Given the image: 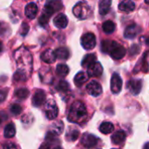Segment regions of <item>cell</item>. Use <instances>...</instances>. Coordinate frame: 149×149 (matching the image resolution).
I'll return each instance as SVG.
<instances>
[{
    "label": "cell",
    "instance_id": "6da1fadb",
    "mask_svg": "<svg viewBox=\"0 0 149 149\" xmlns=\"http://www.w3.org/2000/svg\"><path fill=\"white\" fill-rule=\"evenodd\" d=\"M15 60L17 66V71L24 72L28 77L32 71V56L25 48H20L15 52Z\"/></svg>",
    "mask_w": 149,
    "mask_h": 149
},
{
    "label": "cell",
    "instance_id": "7a4b0ae2",
    "mask_svg": "<svg viewBox=\"0 0 149 149\" xmlns=\"http://www.w3.org/2000/svg\"><path fill=\"white\" fill-rule=\"evenodd\" d=\"M102 52L105 53H109L113 59H121L127 53L124 46L118 44L116 41L104 40L101 45Z\"/></svg>",
    "mask_w": 149,
    "mask_h": 149
},
{
    "label": "cell",
    "instance_id": "3957f363",
    "mask_svg": "<svg viewBox=\"0 0 149 149\" xmlns=\"http://www.w3.org/2000/svg\"><path fill=\"white\" fill-rule=\"evenodd\" d=\"M87 116V111L85 105L81 101H75L69 111L68 120L71 122L74 123H81L85 121Z\"/></svg>",
    "mask_w": 149,
    "mask_h": 149
},
{
    "label": "cell",
    "instance_id": "277c9868",
    "mask_svg": "<svg viewBox=\"0 0 149 149\" xmlns=\"http://www.w3.org/2000/svg\"><path fill=\"white\" fill-rule=\"evenodd\" d=\"M72 12L76 17L79 19H86L92 15V9L86 2L80 1L74 5Z\"/></svg>",
    "mask_w": 149,
    "mask_h": 149
},
{
    "label": "cell",
    "instance_id": "5b68a950",
    "mask_svg": "<svg viewBox=\"0 0 149 149\" xmlns=\"http://www.w3.org/2000/svg\"><path fill=\"white\" fill-rule=\"evenodd\" d=\"M45 112L48 120H52L56 119L58 114V108L56 102L52 100H50L49 101H47L45 104Z\"/></svg>",
    "mask_w": 149,
    "mask_h": 149
},
{
    "label": "cell",
    "instance_id": "8992f818",
    "mask_svg": "<svg viewBox=\"0 0 149 149\" xmlns=\"http://www.w3.org/2000/svg\"><path fill=\"white\" fill-rule=\"evenodd\" d=\"M81 45L86 50H92L96 45L95 35L92 32H87L81 37Z\"/></svg>",
    "mask_w": 149,
    "mask_h": 149
},
{
    "label": "cell",
    "instance_id": "52a82bcc",
    "mask_svg": "<svg viewBox=\"0 0 149 149\" xmlns=\"http://www.w3.org/2000/svg\"><path fill=\"white\" fill-rule=\"evenodd\" d=\"M122 88V79L118 73H113L111 79V91L113 93H119Z\"/></svg>",
    "mask_w": 149,
    "mask_h": 149
},
{
    "label": "cell",
    "instance_id": "ba28073f",
    "mask_svg": "<svg viewBox=\"0 0 149 149\" xmlns=\"http://www.w3.org/2000/svg\"><path fill=\"white\" fill-rule=\"evenodd\" d=\"M86 91L90 95H92L93 97H98L102 93V87L100 83L93 80L89 84H87Z\"/></svg>",
    "mask_w": 149,
    "mask_h": 149
},
{
    "label": "cell",
    "instance_id": "9c48e42d",
    "mask_svg": "<svg viewBox=\"0 0 149 149\" xmlns=\"http://www.w3.org/2000/svg\"><path fill=\"white\" fill-rule=\"evenodd\" d=\"M81 143L82 145L87 149L93 148L95 147L98 143V138L93 134H85L81 139Z\"/></svg>",
    "mask_w": 149,
    "mask_h": 149
},
{
    "label": "cell",
    "instance_id": "30bf717a",
    "mask_svg": "<svg viewBox=\"0 0 149 149\" xmlns=\"http://www.w3.org/2000/svg\"><path fill=\"white\" fill-rule=\"evenodd\" d=\"M102 72H103V67L101 64L97 61L87 68V75L89 77L98 78L102 75Z\"/></svg>",
    "mask_w": 149,
    "mask_h": 149
},
{
    "label": "cell",
    "instance_id": "8fae6325",
    "mask_svg": "<svg viewBox=\"0 0 149 149\" xmlns=\"http://www.w3.org/2000/svg\"><path fill=\"white\" fill-rule=\"evenodd\" d=\"M142 87V82L141 79H131L127 82V89L134 95H137L141 93Z\"/></svg>",
    "mask_w": 149,
    "mask_h": 149
},
{
    "label": "cell",
    "instance_id": "7c38bea8",
    "mask_svg": "<svg viewBox=\"0 0 149 149\" xmlns=\"http://www.w3.org/2000/svg\"><path fill=\"white\" fill-rule=\"evenodd\" d=\"M141 31V29L140 27L135 24H130L128 25L126 30H125V32H124V36L126 38H134Z\"/></svg>",
    "mask_w": 149,
    "mask_h": 149
},
{
    "label": "cell",
    "instance_id": "4fadbf2b",
    "mask_svg": "<svg viewBox=\"0 0 149 149\" xmlns=\"http://www.w3.org/2000/svg\"><path fill=\"white\" fill-rule=\"evenodd\" d=\"M24 14L29 19H34L38 14V6L35 3H30L25 6Z\"/></svg>",
    "mask_w": 149,
    "mask_h": 149
},
{
    "label": "cell",
    "instance_id": "5bb4252c",
    "mask_svg": "<svg viewBox=\"0 0 149 149\" xmlns=\"http://www.w3.org/2000/svg\"><path fill=\"white\" fill-rule=\"evenodd\" d=\"M45 100V93L43 90H38L33 95L32 104L34 107H40Z\"/></svg>",
    "mask_w": 149,
    "mask_h": 149
},
{
    "label": "cell",
    "instance_id": "9a60e30c",
    "mask_svg": "<svg viewBox=\"0 0 149 149\" xmlns=\"http://www.w3.org/2000/svg\"><path fill=\"white\" fill-rule=\"evenodd\" d=\"M53 24L56 27H58L59 29H64L68 24V18L64 14H58L54 17Z\"/></svg>",
    "mask_w": 149,
    "mask_h": 149
},
{
    "label": "cell",
    "instance_id": "2e32d148",
    "mask_svg": "<svg viewBox=\"0 0 149 149\" xmlns=\"http://www.w3.org/2000/svg\"><path fill=\"white\" fill-rule=\"evenodd\" d=\"M134 9L135 3L132 0H122L119 4V10L123 12H131Z\"/></svg>",
    "mask_w": 149,
    "mask_h": 149
},
{
    "label": "cell",
    "instance_id": "e0dca14e",
    "mask_svg": "<svg viewBox=\"0 0 149 149\" xmlns=\"http://www.w3.org/2000/svg\"><path fill=\"white\" fill-rule=\"evenodd\" d=\"M126 138H127V135H126L125 132L120 130V131H116L111 136V141L115 145H121L126 141Z\"/></svg>",
    "mask_w": 149,
    "mask_h": 149
},
{
    "label": "cell",
    "instance_id": "ac0fdd59",
    "mask_svg": "<svg viewBox=\"0 0 149 149\" xmlns=\"http://www.w3.org/2000/svg\"><path fill=\"white\" fill-rule=\"evenodd\" d=\"M41 59L45 63L52 64L56 61L57 58H56L55 52L53 51H52L51 49H48L41 54Z\"/></svg>",
    "mask_w": 149,
    "mask_h": 149
},
{
    "label": "cell",
    "instance_id": "d6986e66",
    "mask_svg": "<svg viewBox=\"0 0 149 149\" xmlns=\"http://www.w3.org/2000/svg\"><path fill=\"white\" fill-rule=\"evenodd\" d=\"M111 4H112V0H100V3H99L100 14L102 16L107 15L110 10Z\"/></svg>",
    "mask_w": 149,
    "mask_h": 149
},
{
    "label": "cell",
    "instance_id": "ffe728a7",
    "mask_svg": "<svg viewBox=\"0 0 149 149\" xmlns=\"http://www.w3.org/2000/svg\"><path fill=\"white\" fill-rule=\"evenodd\" d=\"M88 78H89V76L86 72H79L75 76V78H74V84L76 85V86L80 87L88 80Z\"/></svg>",
    "mask_w": 149,
    "mask_h": 149
},
{
    "label": "cell",
    "instance_id": "44dd1931",
    "mask_svg": "<svg viewBox=\"0 0 149 149\" xmlns=\"http://www.w3.org/2000/svg\"><path fill=\"white\" fill-rule=\"evenodd\" d=\"M96 60H97V58H96V55L95 54H87L83 58L82 63H81V65L84 68H88L93 64H94L96 62Z\"/></svg>",
    "mask_w": 149,
    "mask_h": 149
},
{
    "label": "cell",
    "instance_id": "7402d4cb",
    "mask_svg": "<svg viewBox=\"0 0 149 149\" xmlns=\"http://www.w3.org/2000/svg\"><path fill=\"white\" fill-rule=\"evenodd\" d=\"M54 52H55L56 58H58L59 59H67L70 56V52H69L68 49H66L65 47L58 48Z\"/></svg>",
    "mask_w": 149,
    "mask_h": 149
},
{
    "label": "cell",
    "instance_id": "603a6c76",
    "mask_svg": "<svg viewBox=\"0 0 149 149\" xmlns=\"http://www.w3.org/2000/svg\"><path fill=\"white\" fill-rule=\"evenodd\" d=\"M56 73L58 77L64 78L69 73V67L65 64H59L56 68Z\"/></svg>",
    "mask_w": 149,
    "mask_h": 149
},
{
    "label": "cell",
    "instance_id": "cb8c5ba5",
    "mask_svg": "<svg viewBox=\"0 0 149 149\" xmlns=\"http://www.w3.org/2000/svg\"><path fill=\"white\" fill-rule=\"evenodd\" d=\"M114 130V126L111 122H103L100 127V131L104 134H111Z\"/></svg>",
    "mask_w": 149,
    "mask_h": 149
},
{
    "label": "cell",
    "instance_id": "d4e9b609",
    "mask_svg": "<svg viewBox=\"0 0 149 149\" xmlns=\"http://www.w3.org/2000/svg\"><path fill=\"white\" fill-rule=\"evenodd\" d=\"M102 29H103V31H104L105 33L111 34L115 30V24L113 21H111V20H107V21H106L102 24Z\"/></svg>",
    "mask_w": 149,
    "mask_h": 149
},
{
    "label": "cell",
    "instance_id": "484cf974",
    "mask_svg": "<svg viewBox=\"0 0 149 149\" xmlns=\"http://www.w3.org/2000/svg\"><path fill=\"white\" fill-rule=\"evenodd\" d=\"M46 4L53 10V12L58 11L63 8V3L60 0H50Z\"/></svg>",
    "mask_w": 149,
    "mask_h": 149
},
{
    "label": "cell",
    "instance_id": "4316f807",
    "mask_svg": "<svg viewBox=\"0 0 149 149\" xmlns=\"http://www.w3.org/2000/svg\"><path fill=\"white\" fill-rule=\"evenodd\" d=\"M64 131V124L62 121H57L52 125V133L56 135H59Z\"/></svg>",
    "mask_w": 149,
    "mask_h": 149
},
{
    "label": "cell",
    "instance_id": "83f0119b",
    "mask_svg": "<svg viewBox=\"0 0 149 149\" xmlns=\"http://www.w3.org/2000/svg\"><path fill=\"white\" fill-rule=\"evenodd\" d=\"M15 134H16V128H15L14 124H12V123L8 124L4 128V132H3L4 137L5 138H12L15 135Z\"/></svg>",
    "mask_w": 149,
    "mask_h": 149
},
{
    "label": "cell",
    "instance_id": "f1b7e54d",
    "mask_svg": "<svg viewBox=\"0 0 149 149\" xmlns=\"http://www.w3.org/2000/svg\"><path fill=\"white\" fill-rule=\"evenodd\" d=\"M10 33V26H9L6 23L1 21V22H0V38L8 36Z\"/></svg>",
    "mask_w": 149,
    "mask_h": 149
},
{
    "label": "cell",
    "instance_id": "f546056e",
    "mask_svg": "<svg viewBox=\"0 0 149 149\" xmlns=\"http://www.w3.org/2000/svg\"><path fill=\"white\" fill-rule=\"evenodd\" d=\"M29 94H30V93L26 88H20L15 92L16 97L20 99V100H25L29 96Z\"/></svg>",
    "mask_w": 149,
    "mask_h": 149
},
{
    "label": "cell",
    "instance_id": "4dcf8cb0",
    "mask_svg": "<svg viewBox=\"0 0 149 149\" xmlns=\"http://www.w3.org/2000/svg\"><path fill=\"white\" fill-rule=\"evenodd\" d=\"M57 89H58V91L60 92V93H66L67 92H69L70 86H69V84H68L67 82H65V81H64V80H61V81L58 84Z\"/></svg>",
    "mask_w": 149,
    "mask_h": 149
},
{
    "label": "cell",
    "instance_id": "1f68e13d",
    "mask_svg": "<svg viewBox=\"0 0 149 149\" xmlns=\"http://www.w3.org/2000/svg\"><path fill=\"white\" fill-rule=\"evenodd\" d=\"M79 136V132L77 129H72L67 134V139L70 141H75Z\"/></svg>",
    "mask_w": 149,
    "mask_h": 149
},
{
    "label": "cell",
    "instance_id": "d6a6232c",
    "mask_svg": "<svg viewBox=\"0 0 149 149\" xmlns=\"http://www.w3.org/2000/svg\"><path fill=\"white\" fill-rule=\"evenodd\" d=\"M27 79H28V76L22 72L17 71L16 73L14 74V80L16 81H25Z\"/></svg>",
    "mask_w": 149,
    "mask_h": 149
},
{
    "label": "cell",
    "instance_id": "836d02e7",
    "mask_svg": "<svg viewBox=\"0 0 149 149\" xmlns=\"http://www.w3.org/2000/svg\"><path fill=\"white\" fill-rule=\"evenodd\" d=\"M10 112L14 115H18L22 112V107L19 105H17V104H14V105H12L10 107Z\"/></svg>",
    "mask_w": 149,
    "mask_h": 149
},
{
    "label": "cell",
    "instance_id": "e575fe53",
    "mask_svg": "<svg viewBox=\"0 0 149 149\" xmlns=\"http://www.w3.org/2000/svg\"><path fill=\"white\" fill-rule=\"evenodd\" d=\"M29 31V25L26 24V23H24L21 26V29H20V33L22 36H25Z\"/></svg>",
    "mask_w": 149,
    "mask_h": 149
},
{
    "label": "cell",
    "instance_id": "d590c367",
    "mask_svg": "<svg viewBox=\"0 0 149 149\" xmlns=\"http://www.w3.org/2000/svg\"><path fill=\"white\" fill-rule=\"evenodd\" d=\"M7 96V92L4 90H0V103L3 102L6 99Z\"/></svg>",
    "mask_w": 149,
    "mask_h": 149
},
{
    "label": "cell",
    "instance_id": "8d00e7d4",
    "mask_svg": "<svg viewBox=\"0 0 149 149\" xmlns=\"http://www.w3.org/2000/svg\"><path fill=\"white\" fill-rule=\"evenodd\" d=\"M3 149H17V148L13 143H7L3 146Z\"/></svg>",
    "mask_w": 149,
    "mask_h": 149
},
{
    "label": "cell",
    "instance_id": "74e56055",
    "mask_svg": "<svg viewBox=\"0 0 149 149\" xmlns=\"http://www.w3.org/2000/svg\"><path fill=\"white\" fill-rule=\"evenodd\" d=\"M38 149H51V148H50V146H49L48 144L44 143L43 145H41V146H40V148H39Z\"/></svg>",
    "mask_w": 149,
    "mask_h": 149
},
{
    "label": "cell",
    "instance_id": "f35d334b",
    "mask_svg": "<svg viewBox=\"0 0 149 149\" xmlns=\"http://www.w3.org/2000/svg\"><path fill=\"white\" fill-rule=\"evenodd\" d=\"M2 51H3V44L0 42V52H1Z\"/></svg>",
    "mask_w": 149,
    "mask_h": 149
},
{
    "label": "cell",
    "instance_id": "ab89813d",
    "mask_svg": "<svg viewBox=\"0 0 149 149\" xmlns=\"http://www.w3.org/2000/svg\"><path fill=\"white\" fill-rule=\"evenodd\" d=\"M148 143H146V144H145V147H144V149H148Z\"/></svg>",
    "mask_w": 149,
    "mask_h": 149
},
{
    "label": "cell",
    "instance_id": "60d3db41",
    "mask_svg": "<svg viewBox=\"0 0 149 149\" xmlns=\"http://www.w3.org/2000/svg\"><path fill=\"white\" fill-rule=\"evenodd\" d=\"M53 149H63L62 148H60V147H55Z\"/></svg>",
    "mask_w": 149,
    "mask_h": 149
},
{
    "label": "cell",
    "instance_id": "b9f144b4",
    "mask_svg": "<svg viewBox=\"0 0 149 149\" xmlns=\"http://www.w3.org/2000/svg\"><path fill=\"white\" fill-rule=\"evenodd\" d=\"M145 3H148V0H145Z\"/></svg>",
    "mask_w": 149,
    "mask_h": 149
},
{
    "label": "cell",
    "instance_id": "7bdbcfd3",
    "mask_svg": "<svg viewBox=\"0 0 149 149\" xmlns=\"http://www.w3.org/2000/svg\"><path fill=\"white\" fill-rule=\"evenodd\" d=\"M0 122H1V121H0Z\"/></svg>",
    "mask_w": 149,
    "mask_h": 149
}]
</instances>
